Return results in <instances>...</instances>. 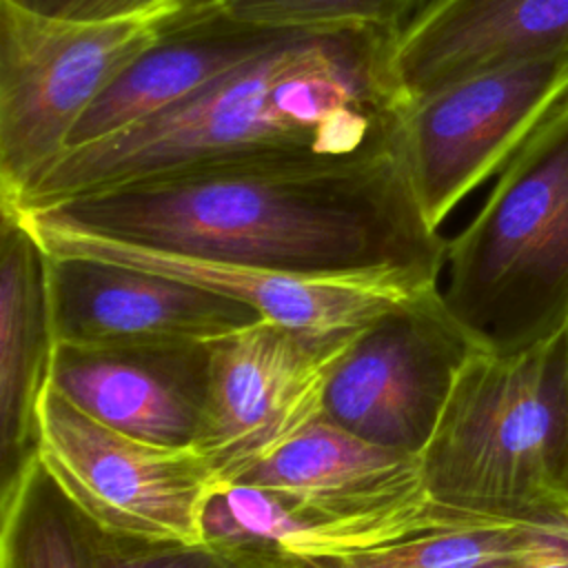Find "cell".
Returning a JSON list of instances; mask_svg holds the SVG:
<instances>
[{"label": "cell", "instance_id": "1", "mask_svg": "<svg viewBox=\"0 0 568 568\" xmlns=\"http://www.w3.org/2000/svg\"><path fill=\"white\" fill-rule=\"evenodd\" d=\"M20 215L133 246L408 295L439 286L448 251L419 204L404 144L195 166Z\"/></svg>", "mask_w": 568, "mask_h": 568}, {"label": "cell", "instance_id": "2", "mask_svg": "<svg viewBox=\"0 0 568 568\" xmlns=\"http://www.w3.org/2000/svg\"><path fill=\"white\" fill-rule=\"evenodd\" d=\"M399 31H291L184 102L64 151L16 204H0L36 213L195 166L399 146L406 106L395 75Z\"/></svg>", "mask_w": 568, "mask_h": 568}, {"label": "cell", "instance_id": "3", "mask_svg": "<svg viewBox=\"0 0 568 568\" xmlns=\"http://www.w3.org/2000/svg\"><path fill=\"white\" fill-rule=\"evenodd\" d=\"M419 468L428 499L455 515L568 526V324L521 351H477Z\"/></svg>", "mask_w": 568, "mask_h": 568}, {"label": "cell", "instance_id": "4", "mask_svg": "<svg viewBox=\"0 0 568 568\" xmlns=\"http://www.w3.org/2000/svg\"><path fill=\"white\" fill-rule=\"evenodd\" d=\"M444 268L442 297L484 351H521L568 324V98L499 171Z\"/></svg>", "mask_w": 568, "mask_h": 568}, {"label": "cell", "instance_id": "5", "mask_svg": "<svg viewBox=\"0 0 568 568\" xmlns=\"http://www.w3.org/2000/svg\"><path fill=\"white\" fill-rule=\"evenodd\" d=\"M169 16L67 20L0 0V202L16 204Z\"/></svg>", "mask_w": 568, "mask_h": 568}, {"label": "cell", "instance_id": "6", "mask_svg": "<svg viewBox=\"0 0 568 568\" xmlns=\"http://www.w3.org/2000/svg\"><path fill=\"white\" fill-rule=\"evenodd\" d=\"M38 462L95 528L129 537L204 541V510L222 486L197 448L115 430L51 386Z\"/></svg>", "mask_w": 568, "mask_h": 568}, {"label": "cell", "instance_id": "7", "mask_svg": "<svg viewBox=\"0 0 568 568\" xmlns=\"http://www.w3.org/2000/svg\"><path fill=\"white\" fill-rule=\"evenodd\" d=\"M359 331L295 328L262 317L211 342L193 448L222 484L237 481L324 415L326 386Z\"/></svg>", "mask_w": 568, "mask_h": 568}, {"label": "cell", "instance_id": "8", "mask_svg": "<svg viewBox=\"0 0 568 568\" xmlns=\"http://www.w3.org/2000/svg\"><path fill=\"white\" fill-rule=\"evenodd\" d=\"M477 351L439 286L406 295L362 326L326 386L324 417L373 444L419 455Z\"/></svg>", "mask_w": 568, "mask_h": 568}, {"label": "cell", "instance_id": "9", "mask_svg": "<svg viewBox=\"0 0 568 568\" xmlns=\"http://www.w3.org/2000/svg\"><path fill=\"white\" fill-rule=\"evenodd\" d=\"M568 98V55L486 69L404 106V146L419 204L439 229Z\"/></svg>", "mask_w": 568, "mask_h": 568}, {"label": "cell", "instance_id": "10", "mask_svg": "<svg viewBox=\"0 0 568 568\" xmlns=\"http://www.w3.org/2000/svg\"><path fill=\"white\" fill-rule=\"evenodd\" d=\"M237 481L273 490L333 524L351 552L462 517L428 499L419 455L373 444L324 415Z\"/></svg>", "mask_w": 568, "mask_h": 568}, {"label": "cell", "instance_id": "11", "mask_svg": "<svg viewBox=\"0 0 568 568\" xmlns=\"http://www.w3.org/2000/svg\"><path fill=\"white\" fill-rule=\"evenodd\" d=\"M58 344H209L262 320L251 306L144 268L47 253Z\"/></svg>", "mask_w": 568, "mask_h": 568}, {"label": "cell", "instance_id": "12", "mask_svg": "<svg viewBox=\"0 0 568 568\" xmlns=\"http://www.w3.org/2000/svg\"><path fill=\"white\" fill-rule=\"evenodd\" d=\"M209 344H58L51 388L126 435L164 446H195L209 390Z\"/></svg>", "mask_w": 568, "mask_h": 568}, {"label": "cell", "instance_id": "13", "mask_svg": "<svg viewBox=\"0 0 568 568\" xmlns=\"http://www.w3.org/2000/svg\"><path fill=\"white\" fill-rule=\"evenodd\" d=\"M568 55V0H430L399 31L395 75L408 100L510 62Z\"/></svg>", "mask_w": 568, "mask_h": 568}, {"label": "cell", "instance_id": "14", "mask_svg": "<svg viewBox=\"0 0 568 568\" xmlns=\"http://www.w3.org/2000/svg\"><path fill=\"white\" fill-rule=\"evenodd\" d=\"M20 215V213H18ZM22 217V215H20ZM24 220V217H22ZM27 222V220H24ZM47 253L84 255L144 268L211 293L231 297L257 311L262 317L295 328L339 331L359 328L390 308L408 293L353 284L306 280L288 273L262 271L242 264L202 260L180 253H166L93 235L58 231L27 222Z\"/></svg>", "mask_w": 568, "mask_h": 568}, {"label": "cell", "instance_id": "15", "mask_svg": "<svg viewBox=\"0 0 568 568\" xmlns=\"http://www.w3.org/2000/svg\"><path fill=\"white\" fill-rule=\"evenodd\" d=\"M55 346L47 251L29 224L0 204V497L38 462L40 406Z\"/></svg>", "mask_w": 568, "mask_h": 568}, {"label": "cell", "instance_id": "16", "mask_svg": "<svg viewBox=\"0 0 568 568\" xmlns=\"http://www.w3.org/2000/svg\"><path fill=\"white\" fill-rule=\"evenodd\" d=\"M286 33L291 31L242 24L217 13L166 18L162 36L82 115L69 135L67 151L122 133L184 102Z\"/></svg>", "mask_w": 568, "mask_h": 568}, {"label": "cell", "instance_id": "17", "mask_svg": "<svg viewBox=\"0 0 568 568\" xmlns=\"http://www.w3.org/2000/svg\"><path fill=\"white\" fill-rule=\"evenodd\" d=\"M566 541L568 526L453 517L395 544L291 568H537Z\"/></svg>", "mask_w": 568, "mask_h": 568}, {"label": "cell", "instance_id": "18", "mask_svg": "<svg viewBox=\"0 0 568 568\" xmlns=\"http://www.w3.org/2000/svg\"><path fill=\"white\" fill-rule=\"evenodd\" d=\"M0 568H93V524L40 462L0 497Z\"/></svg>", "mask_w": 568, "mask_h": 568}, {"label": "cell", "instance_id": "19", "mask_svg": "<svg viewBox=\"0 0 568 568\" xmlns=\"http://www.w3.org/2000/svg\"><path fill=\"white\" fill-rule=\"evenodd\" d=\"M424 2L426 0H222L206 13L280 31L331 27L404 29V20L419 13Z\"/></svg>", "mask_w": 568, "mask_h": 568}, {"label": "cell", "instance_id": "20", "mask_svg": "<svg viewBox=\"0 0 568 568\" xmlns=\"http://www.w3.org/2000/svg\"><path fill=\"white\" fill-rule=\"evenodd\" d=\"M93 568H291L286 561L248 548L213 541L146 539L93 526Z\"/></svg>", "mask_w": 568, "mask_h": 568}, {"label": "cell", "instance_id": "21", "mask_svg": "<svg viewBox=\"0 0 568 568\" xmlns=\"http://www.w3.org/2000/svg\"><path fill=\"white\" fill-rule=\"evenodd\" d=\"M29 9L67 20H120L171 16L178 0H18Z\"/></svg>", "mask_w": 568, "mask_h": 568}, {"label": "cell", "instance_id": "22", "mask_svg": "<svg viewBox=\"0 0 568 568\" xmlns=\"http://www.w3.org/2000/svg\"><path fill=\"white\" fill-rule=\"evenodd\" d=\"M222 0H178L175 11L171 13L173 20H184V18H195L200 13L211 11L213 7H217Z\"/></svg>", "mask_w": 568, "mask_h": 568}, {"label": "cell", "instance_id": "23", "mask_svg": "<svg viewBox=\"0 0 568 568\" xmlns=\"http://www.w3.org/2000/svg\"><path fill=\"white\" fill-rule=\"evenodd\" d=\"M537 568H568V541L564 544V548L559 552H555L548 561H544Z\"/></svg>", "mask_w": 568, "mask_h": 568}]
</instances>
